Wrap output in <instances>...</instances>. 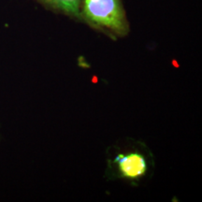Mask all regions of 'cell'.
I'll return each instance as SVG.
<instances>
[{"label": "cell", "instance_id": "obj_1", "mask_svg": "<svg viewBox=\"0 0 202 202\" xmlns=\"http://www.w3.org/2000/svg\"><path fill=\"white\" fill-rule=\"evenodd\" d=\"M81 19L118 36H125L129 31L122 0H82Z\"/></svg>", "mask_w": 202, "mask_h": 202}, {"label": "cell", "instance_id": "obj_2", "mask_svg": "<svg viewBox=\"0 0 202 202\" xmlns=\"http://www.w3.org/2000/svg\"><path fill=\"white\" fill-rule=\"evenodd\" d=\"M115 162L122 176L128 179H137L143 176L147 170V163L143 155L137 153L118 154Z\"/></svg>", "mask_w": 202, "mask_h": 202}, {"label": "cell", "instance_id": "obj_3", "mask_svg": "<svg viewBox=\"0 0 202 202\" xmlns=\"http://www.w3.org/2000/svg\"><path fill=\"white\" fill-rule=\"evenodd\" d=\"M50 8L64 13L67 16L81 19L82 0H38Z\"/></svg>", "mask_w": 202, "mask_h": 202}]
</instances>
